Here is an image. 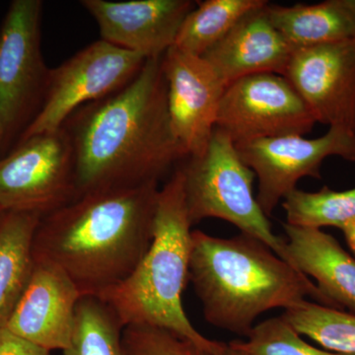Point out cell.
Here are the masks:
<instances>
[{"mask_svg":"<svg viewBox=\"0 0 355 355\" xmlns=\"http://www.w3.org/2000/svg\"><path fill=\"white\" fill-rule=\"evenodd\" d=\"M190 282L205 320L239 336H249L266 311L289 309L307 296L335 308L308 277L243 233L225 239L191 231Z\"/></svg>","mask_w":355,"mask_h":355,"instance_id":"3957f363","label":"cell"},{"mask_svg":"<svg viewBox=\"0 0 355 355\" xmlns=\"http://www.w3.org/2000/svg\"><path fill=\"white\" fill-rule=\"evenodd\" d=\"M287 253L294 268L317 282L336 309L355 315V259L321 229L284 224Z\"/></svg>","mask_w":355,"mask_h":355,"instance_id":"2e32d148","label":"cell"},{"mask_svg":"<svg viewBox=\"0 0 355 355\" xmlns=\"http://www.w3.org/2000/svg\"><path fill=\"white\" fill-rule=\"evenodd\" d=\"M42 216L0 210V328L6 326L24 292L33 268V241Z\"/></svg>","mask_w":355,"mask_h":355,"instance_id":"ac0fdd59","label":"cell"},{"mask_svg":"<svg viewBox=\"0 0 355 355\" xmlns=\"http://www.w3.org/2000/svg\"><path fill=\"white\" fill-rule=\"evenodd\" d=\"M266 4L246 14L202 55L226 87L254 74L286 73L295 49L272 24Z\"/></svg>","mask_w":355,"mask_h":355,"instance_id":"9a60e30c","label":"cell"},{"mask_svg":"<svg viewBox=\"0 0 355 355\" xmlns=\"http://www.w3.org/2000/svg\"><path fill=\"white\" fill-rule=\"evenodd\" d=\"M99 26L101 40L146 58L162 57L174 46L191 0H83Z\"/></svg>","mask_w":355,"mask_h":355,"instance_id":"5bb4252c","label":"cell"},{"mask_svg":"<svg viewBox=\"0 0 355 355\" xmlns=\"http://www.w3.org/2000/svg\"><path fill=\"white\" fill-rule=\"evenodd\" d=\"M230 343L245 355H343L306 343L282 316L270 318L254 326L246 340Z\"/></svg>","mask_w":355,"mask_h":355,"instance_id":"603a6c76","label":"cell"},{"mask_svg":"<svg viewBox=\"0 0 355 355\" xmlns=\"http://www.w3.org/2000/svg\"><path fill=\"white\" fill-rule=\"evenodd\" d=\"M316 123L286 76L259 73L238 79L225 88L216 128L238 144L282 135H304Z\"/></svg>","mask_w":355,"mask_h":355,"instance_id":"9c48e42d","label":"cell"},{"mask_svg":"<svg viewBox=\"0 0 355 355\" xmlns=\"http://www.w3.org/2000/svg\"><path fill=\"white\" fill-rule=\"evenodd\" d=\"M345 241L347 243L350 251L355 254V221L347 226L343 230Z\"/></svg>","mask_w":355,"mask_h":355,"instance_id":"484cf974","label":"cell"},{"mask_svg":"<svg viewBox=\"0 0 355 355\" xmlns=\"http://www.w3.org/2000/svg\"><path fill=\"white\" fill-rule=\"evenodd\" d=\"M173 132L188 157L205 150L226 85L202 57L172 46L162 58Z\"/></svg>","mask_w":355,"mask_h":355,"instance_id":"7c38bea8","label":"cell"},{"mask_svg":"<svg viewBox=\"0 0 355 355\" xmlns=\"http://www.w3.org/2000/svg\"><path fill=\"white\" fill-rule=\"evenodd\" d=\"M301 336L324 349L355 355V315L304 300L282 315Z\"/></svg>","mask_w":355,"mask_h":355,"instance_id":"7402d4cb","label":"cell"},{"mask_svg":"<svg viewBox=\"0 0 355 355\" xmlns=\"http://www.w3.org/2000/svg\"><path fill=\"white\" fill-rule=\"evenodd\" d=\"M180 169L191 225L207 218L227 221L291 263L286 238L273 233L268 217L254 196L256 174L245 164L225 132L216 128L205 150L188 157Z\"/></svg>","mask_w":355,"mask_h":355,"instance_id":"5b68a950","label":"cell"},{"mask_svg":"<svg viewBox=\"0 0 355 355\" xmlns=\"http://www.w3.org/2000/svg\"><path fill=\"white\" fill-rule=\"evenodd\" d=\"M123 328L104 301L84 295L77 305L71 343L62 355H128L123 342Z\"/></svg>","mask_w":355,"mask_h":355,"instance_id":"ffe728a7","label":"cell"},{"mask_svg":"<svg viewBox=\"0 0 355 355\" xmlns=\"http://www.w3.org/2000/svg\"><path fill=\"white\" fill-rule=\"evenodd\" d=\"M0 355H51V352L9 331L0 328Z\"/></svg>","mask_w":355,"mask_h":355,"instance_id":"d4e9b609","label":"cell"},{"mask_svg":"<svg viewBox=\"0 0 355 355\" xmlns=\"http://www.w3.org/2000/svg\"><path fill=\"white\" fill-rule=\"evenodd\" d=\"M123 342L128 355H214L173 331L144 324L123 328Z\"/></svg>","mask_w":355,"mask_h":355,"instance_id":"cb8c5ba5","label":"cell"},{"mask_svg":"<svg viewBox=\"0 0 355 355\" xmlns=\"http://www.w3.org/2000/svg\"><path fill=\"white\" fill-rule=\"evenodd\" d=\"M81 297L62 268L34 260L29 282L4 327L49 352H64L71 343Z\"/></svg>","mask_w":355,"mask_h":355,"instance_id":"4fadbf2b","label":"cell"},{"mask_svg":"<svg viewBox=\"0 0 355 355\" xmlns=\"http://www.w3.org/2000/svg\"><path fill=\"white\" fill-rule=\"evenodd\" d=\"M284 76L317 123L355 132V39L296 49Z\"/></svg>","mask_w":355,"mask_h":355,"instance_id":"8fae6325","label":"cell"},{"mask_svg":"<svg viewBox=\"0 0 355 355\" xmlns=\"http://www.w3.org/2000/svg\"><path fill=\"white\" fill-rule=\"evenodd\" d=\"M282 207L289 225L343 230L355 221V188L336 191L324 186L314 193L295 189L284 198Z\"/></svg>","mask_w":355,"mask_h":355,"instance_id":"44dd1931","label":"cell"},{"mask_svg":"<svg viewBox=\"0 0 355 355\" xmlns=\"http://www.w3.org/2000/svg\"><path fill=\"white\" fill-rule=\"evenodd\" d=\"M146 60L103 40L89 44L51 69L43 104L19 141L60 130L77 110L127 86Z\"/></svg>","mask_w":355,"mask_h":355,"instance_id":"52a82bcc","label":"cell"},{"mask_svg":"<svg viewBox=\"0 0 355 355\" xmlns=\"http://www.w3.org/2000/svg\"><path fill=\"white\" fill-rule=\"evenodd\" d=\"M162 58H147L127 86L77 110L64 123L73 148L76 198L158 184L188 157L173 132Z\"/></svg>","mask_w":355,"mask_h":355,"instance_id":"6da1fadb","label":"cell"},{"mask_svg":"<svg viewBox=\"0 0 355 355\" xmlns=\"http://www.w3.org/2000/svg\"><path fill=\"white\" fill-rule=\"evenodd\" d=\"M42 9L41 0H14L0 27V157L19 142L46 95Z\"/></svg>","mask_w":355,"mask_h":355,"instance_id":"8992f818","label":"cell"},{"mask_svg":"<svg viewBox=\"0 0 355 355\" xmlns=\"http://www.w3.org/2000/svg\"><path fill=\"white\" fill-rule=\"evenodd\" d=\"M268 3L266 0H205L184 18L174 46L202 57L221 41L246 14Z\"/></svg>","mask_w":355,"mask_h":355,"instance_id":"d6986e66","label":"cell"},{"mask_svg":"<svg viewBox=\"0 0 355 355\" xmlns=\"http://www.w3.org/2000/svg\"><path fill=\"white\" fill-rule=\"evenodd\" d=\"M216 355H245L243 354L241 350H239L237 349V347H235L234 345H231L230 343H225V345H224L223 349L219 352L218 354Z\"/></svg>","mask_w":355,"mask_h":355,"instance_id":"4316f807","label":"cell"},{"mask_svg":"<svg viewBox=\"0 0 355 355\" xmlns=\"http://www.w3.org/2000/svg\"><path fill=\"white\" fill-rule=\"evenodd\" d=\"M191 226L183 173L178 168L159 190L153 241L146 254L125 282L98 298L125 328L144 324L165 329L216 355L225 343L202 336L184 310L183 293L190 282Z\"/></svg>","mask_w":355,"mask_h":355,"instance_id":"277c9868","label":"cell"},{"mask_svg":"<svg viewBox=\"0 0 355 355\" xmlns=\"http://www.w3.org/2000/svg\"><path fill=\"white\" fill-rule=\"evenodd\" d=\"M275 27L294 49L355 39V0L292 6L266 4Z\"/></svg>","mask_w":355,"mask_h":355,"instance_id":"e0dca14e","label":"cell"},{"mask_svg":"<svg viewBox=\"0 0 355 355\" xmlns=\"http://www.w3.org/2000/svg\"><path fill=\"white\" fill-rule=\"evenodd\" d=\"M158 184L93 191L42 216L34 260L58 266L84 295L100 296L132 275L153 237Z\"/></svg>","mask_w":355,"mask_h":355,"instance_id":"7a4b0ae2","label":"cell"},{"mask_svg":"<svg viewBox=\"0 0 355 355\" xmlns=\"http://www.w3.org/2000/svg\"><path fill=\"white\" fill-rule=\"evenodd\" d=\"M76 197L73 148L64 127L21 140L0 157V210L44 216Z\"/></svg>","mask_w":355,"mask_h":355,"instance_id":"ba28073f","label":"cell"},{"mask_svg":"<svg viewBox=\"0 0 355 355\" xmlns=\"http://www.w3.org/2000/svg\"><path fill=\"white\" fill-rule=\"evenodd\" d=\"M245 164L258 179L257 202L266 216L295 190L305 177L321 179V166L331 156L355 162V132L331 127L317 139L289 135L236 144Z\"/></svg>","mask_w":355,"mask_h":355,"instance_id":"30bf717a","label":"cell"}]
</instances>
